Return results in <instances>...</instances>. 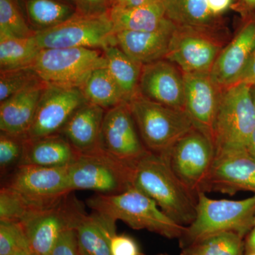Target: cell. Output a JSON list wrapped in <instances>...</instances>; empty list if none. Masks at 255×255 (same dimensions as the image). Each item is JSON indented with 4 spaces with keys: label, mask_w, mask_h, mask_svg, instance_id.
<instances>
[{
    "label": "cell",
    "mask_w": 255,
    "mask_h": 255,
    "mask_svg": "<svg viewBox=\"0 0 255 255\" xmlns=\"http://www.w3.org/2000/svg\"><path fill=\"white\" fill-rule=\"evenodd\" d=\"M239 6L243 11H251L255 8V0H240Z\"/></svg>",
    "instance_id": "43"
},
{
    "label": "cell",
    "mask_w": 255,
    "mask_h": 255,
    "mask_svg": "<svg viewBox=\"0 0 255 255\" xmlns=\"http://www.w3.org/2000/svg\"><path fill=\"white\" fill-rule=\"evenodd\" d=\"M167 255V254H159V255Z\"/></svg>",
    "instance_id": "49"
},
{
    "label": "cell",
    "mask_w": 255,
    "mask_h": 255,
    "mask_svg": "<svg viewBox=\"0 0 255 255\" xmlns=\"http://www.w3.org/2000/svg\"><path fill=\"white\" fill-rule=\"evenodd\" d=\"M72 193L54 205L33 213L21 223L32 255H49L62 234L75 229L86 213L83 204Z\"/></svg>",
    "instance_id": "9"
},
{
    "label": "cell",
    "mask_w": 255,
    "mask_h": 255,
    "mask_svg": "<svg viewBox=\"0 0 255 255\" xmlns=\"http://www.w3.org/2000/svg\"><path fill=\"white\" fill-rule=\"evenodd\" d=\"M41 82L31 66L0 72V102Z\"/></svg>",
    "instance_id": "32"
},
{
    "label": "cell",
    "mask_w": 255,
    "mask_h": 255,
    "mask_svg": "<svg viewBox=\"0 0 255 255\" xmlns=\"http://www.w3.org/2000/svg\"><path fill=\"white\" fill-rule=\"evenodd\" d=\"M132 187L153 199L176 223L189 226L195 220L198 197L176 177L162 156L149 152L137 162Z\"/></svg>",
    "instance_id": "1"
},
{
    "label": "cell",
    "mask_w": 255,
    "mask_h": 255,
    "mask_svg": "<svg viewBox=\"0 0 255 255\" xmlns=\"http://www.w3.org/2000/svg\"><path fill=\"white\" fill-rule=\"evenodd\" d=\"M100 149L133 167L150 152L142 141L127 102L106 111Z\"/></svg>",
    "instance_id": "13"
},
{
    "label": "cell",
    "mask_w": 255,
    "mask_h": 255,
    "mask_svg": "<svg viewBox=\"0 0 255 255\" xmlns=\"http://www.w3.org/2000/svg\"><path fill=\"white\" fill-rule=\"evenodd\" d=\"M46 82H41L0 102V131L27 135Z\"/></svg>",
    "instance_id": "21"
},
{
    "label": "cell",
    "mask_w": 255,
    "mask_h": 255,
    "mask_svg": "<svg viewBox=\"0 0 255 255\" xmlns=\"http://www.w3.org/2000/svg\"><path fill=\"white\" fill-rule=\"evenodd\" d=\"M79 89L88 103L106 111L127 102L107 67L94 70Z\"/></svg>",
    "instance_id": "28"
},
{
    "label": "cell",
    "mask_w": 255,
    "mask_h": 255,
    "mask_svg": "<svg viewBox=\"0 0 255 255\" xmlns=\"http://www.w3.org/2000/svg\"><path fill=\"white\" fill-rule=\"evenodd\" d=\"M28 26L35 34L80 14L74 0H17Z\"/></svg>",
    "instance_id": "24"
},
{
    "label": "cell",
    "mask_w": 255,
    "mask_h": 255,
    "mask_svg": "<svg viewBox=\"0 0 255 255\" xmlns=\"http://www.w3.org/2000/svg\"><path fill=\"white\" fill-rule=\"evenodd\" d=\"M34 35L17 0H0V37L25 38Z\"/></svg>",
    "instance_id": "31"
},
{
    "label": "cell",
    "mask_w": 255,
    "mask_h": 255,
    "mask_svg": "<svg viewBox=\"0 0 255 255\" xmlns=\"http://www.w3.org/2000/svg\"><path fill=\"white\" fill-rule=\"evenodd\" d=\"M109 3H110L111 8H112V6H113L114 4H115L116 1H117V0H108Z\"/></svg>",
    "instance_id": "45"
},
{
    "label": "cell",
    "mask_w": 255,
    "mask_h": 255,
    "mask_svg": "<svg viewBox=\"0 0 255 255\" xmlns=\"http://www.w3.org/2000/svg\"><path fill=\"white\" fill-rule=\"evenodd\" d=\"M78 156V152L61 133L38 138L28 137L20 165L69 167L76 161Z\"/></svg>",
    "instance_id": "22"
},
{
    "label": "cell",
    "mask_w": 255,
    "mask_h": 255,
    "mask_svg": "<svg viewBox=\"0 0 255 255\" xmlns=\"http://www.w3.org/2000/svg\"><path fill=\"white\" fill-rule=\"evenodd\" d=\"M31 67L48 85L80 88L94 70L107 67V60L102 50L93 48H46Z\"/></svg>",
    "instance_id": "7"
},
{
    "label": "cell",
    "mask_w": 255,
    "mask_h": 255,
    "mask_svg": "<svg viewBox=\"0 0 255 255\" xmlns=\"http://www.w3.org/2000/svg\"><path fill=\"white\" fill-rule=\"evenodd\" d=\"M87 102L78 87L46 84L28 132V138L60 133L73 114Z\"/></svg>",
    "instance_id": "14"
},
{
    "label": "cell",
    "mask_w": 255,
    "mask_h": 255,
    "mask_svg": "<svg viewBox=\"0 0 255 255\" xmlns=\"http://www.w3.org/2000/svg\"><path fill=\"white\" fill-rule=\"evenodd\" d=\"M255 193V161L248 152L216 157L206 180L204 192L234 195L238 191Z\"/></svg>",
    "instance_id": "17"
},
{
    "label": "cell",
    "mask_w": 255,
    "mask_h": 255,
    "mask_svg": "<svg viewBox=\"0 0 255 255\" xmlns=\"http://www.w3.org/2000/svg\"><path fill=\"white\" fill-rule=\"evenodd\" d=\"M68 169L20 165L6 177L3 186L17 193L35 211H40L73 192L69 184Z\"/></svg>",
    "instance_id": "11"
},
{
    "label": "cell",
    "mask_w": 255,
    "mask_h": 255,
    "mask_svg": "<svg viewBox=\"0 0 255 255\" xmlns=\"http://www.w3.org/2000/svg\"><path fill=\"white\" fill-rule=\"evenodd\" d=\"M82 15H100L108 13L111 9L108 0H74Z\"/></svg>",
    "instance_id": "38"
},
{
    "label": "cell",
    "mask_w": 255,
    "mask_h": 255,
    "mask_svg": "<svg viewBox=\"0 0 255 255\" xmlns=\"http://www.w3.org/2000/svg\"><path fill=\"white\" fill-rule=\"evenodd\" d=\"M246 245L237 233L212 235L183 248L181 255H243Z\"/></svg>",
    "instance_id": "30"
},
{
    "label": "cell",
    "mask_w": 255,
    "mask_h": 255,
    "mask_svg": "<svg viewBox=\"0 0 255 255\" xmlns=\"http://www.w3.org/2000/svg\"><path fill=\"white\" fill-rule=\"evenodd\" d=\"M106 110L87 102L69 119L60 133L79 154L100 149L101 131Z\"/></svg>",
    "instance_id": "20"
},
{
    "label": "cell",
    "mask_w": 255,
    "mask_h": 255,
    "mask_svg": "<svg viewBox=\"0 0 255 255\" xmlns=\"http://www.w3.org/2000/svg\"><path fill=\"white\" fill-rule=\"evenodd\" d=\"M255 220V194L243 200H215L205 192H199L196 219L186 228L179 245L183 249L203 238L225 232L244 238L254 227Z\"/></svg>",
    "instance_id": "4"
},
{
    "label": "cell",
    "mask_w": 255,
    "mask_h": 255,
    "mask_svg": "<svg viewBox=\"0 0 255 255\" xmlns=\"http://www.w3.org/2000/svg\"><path fill=\"white\" fill-rule=\"evenodd\" d=\"M27 135H16L0 131V172L9 175L22 160Z\"/></svg>",
    "instance_id": "33"
},
{
    "label": "cell",
    "mask_w": 255,
    "mask_h": 255,
    "mask_svg": "<svg viewBox=\"0 0 255 255\" xmlns=\"http://www.w3.org/2000/svg\"></svg>",
    "instance_id": "50"
},
{
    "label": "cell",
    "mask_w": 255,
    "mask_h": 255,
    "mask_svg": "<svg viewBox=\"0 0 255 255\" xmlns=\"http://www.w3.org/2000/svg\"><path fill=\"white\" fill-rule=\"evenodd\" d=\"M238 82H245L252 87L255 86V50Z\"/></svg>",
    "instance_id": "40"
},
{
    "label": "cell",
    "mask_w": 255,
    "mask_h": 255,
    "mask_svg": "<svg viewBox=\"0 0 255 255\" xmlns=\"http://www.w3.org/2000/svg\"><path fill=\"white\" fill-rule=\"evenodd\" d=\"M177 26L155 31H123L115 33L117 45L131 59L147 65L165 59Z\"/></svg>",
    "instance_id": "19"
},
{
    "label": "cell",
    "mask_w": 255,
    "mask_h": 255,
    "mask_svg": "<svg viewBox=\"0 0 255 255\" xmlns=\"http://www.w3.org/2000/svg\"><path fill=\"white\" fill-rule=\"evenodd\" d=\"M17 255H32L31 253H22V254H19Z\"/></svg>",
    "instance_id": "47"
},
{
    "label": "cell",
    "mask_w": 255,
    "mask_h": 255,
    "mask_svg": "<svg viewBox=\"0 0 255 255\" xmlns=\"http://www.w3.org/2000/svg\"><path fill=\"white\" fill-rule=\"evenodd\" d=\"M252 92H253V98L255 102V86L252 87Z\"/></svg>",
    "instance_id": "46"
},
{
    "label": "cell",
    "mask_w": 255,
    "mask_h": 255,
    "mask_svg": "<svg viewBox=\"0 0 255 255\" xmlns=\"http://www.w3.org/2000/svg\"><path fill=\"white\" fill-rule=\"evenodd\" d=\"M102 52L107 60V70L128 103L139 94L142 65L128 56L117 45L106 47Z\"/></svg>",
    "instance_id": "26"
},
{
    "label": "cell",
    "mask_w": 255,
    "mask_h": 255,
    "mask_svg": "<svg viewBox=\"0 0 255 255\" xmlns=\"http://www.w3.org/2000/svg\"><path fill=\"white\" fill-rule=\"evenodd\" d=\"M41 50L35 35L25 38L0 37V72L31 66Z\"/></svg>",
    "instance_id": "29"
},
{
    "label": "cell",
    "mask_w": 255,
    "mask_h": 255,
    "mask_svg": "<svg viewBox=\"0 0 255 255\" xmlns=\"http://www.w3.org/2000/svg\"><path fill=\"white\" fill-rule=\"evenodd\" d=\"M79 255H112L110 240L117 225L97 213H85L75 228Z\"/></svg>",
    "instance_id": "25"
},
{
    "label": "cell",
    "mask_w": 255,
    "mask_h": 255,
    "mask_svg": "<svg viewBox=\"0 0 255 255\" xmlns=\"http://www.w3.org/2000/svg\"><path fill=\"white\" fill-rule=\"evenodd\" d=\"M247 255H255V253H247Z\"/></svg>",
    "instance_id": "48"
},
{
    "label": "cell",
    "mask_w": 255,
    "mask_h": 255,
    "mask_svg": "<svg viewBox=\"0 0 255 255\" xmlns=\"http://www.w3.org/2000/svg\"><path fill=\"white\" fill-rule=\"evenodd\" d=\"M247 253H255V226L250 231L246 244Z\"/></svg>",
    "instance_id": "42"
},
{
    "label": "cell",
    "mask_w": 255,
    "mask_h": 255,
    "mask_svg": "<svg viewBox=\"0 0 255 255\" xmlns=\"http://www.w3.org/2000/svg\"><path fill=\"white\" fill-rule=\"evenodd\" d=\"M87 205L111 222L122 221L132 229L147 230L169 239H179L187 228L176 223L153 199L134 187L114 195L96 194L87 199Z\"/></svg>",
    "instance_id": "2"
},
{
    "label": "cell",
    "mask_w": 255,
    "mask_h": 255,
    "mask_svg": "<svg viewBox=\"0 0 255 255\" xmlns=\"http://www.w3.org/2000/svg\"><path fill=\"white\" fill-rule=\"evenodd\" d=\"M147 150L164 156L183 135L195 128L185 110L156 103L138 94L128 102Z\"/></svg>",
    "instance_id": "5"
},
{
    "label": "cell",
    "mask_w": 255,
    "mask_h": 255,
    "mask_svg": "<svg viewBox=\"0 0 255 255\" xmlns=\"http://www.w3.org/2000/svg\"><path fill=\"white\" fill-rule=\"evenodd\" d=\"M34 209L21 196L9 188L0 189V221L22 223Z\"/></svg>",
    "instance_id": "34"
},
{
    "label": "cell",
    "mask_w": 255,
    "mask_h": 255,
    "mask_svg": "<svg viewBox=\"0 0 255 255\" xmlns=\"http://www.w3.org/2000/svg\"><path fill=\"white\" fill-rule=\"evenodd\" d=\"M154 1L155 0H117L114 6L122 8H131L147 4Z\"/></svg>",
    "instance_id": "41"
},
{
    "label": "cell",
    "mask_w": 255,
    "mask_h": 255,
    "mask_svg": "<svg viewBox=\"0 0 255 255\" xmlns=\"http://www.w3.org/2000/svg\"><path fill=\"white\" fill-rule=\"evenodd\" d=\"M162 157L167 159L176 177L194 196L198 197L199 192H204L216 158L214 142L207 135L194 128Z\"/></svg>",
    "instance_id": "8"
},
{
    "label": "cell",
    "mask_w": 255,
    "mask_h": 255,
    "mask_svg": "<svg viewBox=\"0 0 255 255\" xmlns=\"http://www.w3.org/2000/svg\"><path fill=\"white\" fill-rule=\"evenodd\" d=\"M135 167L124 163L101 149L79 155L69 166L70 190H90L114 195L132 187Z\"/></svg>",
    "instance_id": "6"
},
{
    "label": "cell",
    "mask_w": 255,
    "mask_h": 255,
    "mask_svg": "<svg viewBox=\"0 0 255 255\" xmlns=\"http://www.w3.org/2000/svg\"><path fill=\"white\" fill-rule=\"evenodd\" d=\"M114 32L155 31L176 26L166 17L160 0L131 8L113 6L109 11Z\"/></svg>",
    "instance_id": "23"
},
{
    "label": "cell",
    "mask_w": 255,
    "mask_h": 255,
    "mask_svg": "<svg viewBox=\"0 0 255 255\" xmlns=\"http://www.w3.org/2000/svg\"><path fill=\"white\" fill-rule=\"evenodd\" d=\"M49 255H80L75 229L64 232Z\"/></svg>",
    "instance_id": "37"
},
{
    "label": "cell",
    "mask_w": 255,
    "mask_h": 255,
    "mask_svg": "<svg viewBox=\"0 0 255 255\" xmlns=\"http://www.w3.org/2000/svg\"><path fill=\"white\" fill-rule=\"evenodd\" d=\"M22 253H31L22 224L0 221V255H17Z\"/></svg>",
    "instance_id": "35"
},
{
    "label": "cell",
    "mask_w": 255,
    "mask_h": 255,
    "mask_svg": "<svg viewBox=\"0 0 255 255\" xmlns=\"http://www.w3.org/2000/svg\"><path fill=\"white\" fill-rule=\"evenodd\" d=\"M112 255H143L136 241L125 234L114 233L110 240Z\"/></svg>",
    "instance_id": "36"
},
{
    "label": "cell",
    "mask_w": 255,
    "mask_h": 255,
    "mask_svg": "<svg viewBox=\"0 0 255 255\" xmlns=\"http://www.w3.org/2000/svg\"><path fill=\"white\" fill-rule=\"evenodd\" d=\"M41 49L87 48L103 50L117 45L110 14L78 15L58 26L35 34Z\"/></svg>",
    "instance_id": "10"
},
{
    "label": "cell",
    "mask_w": 255,
    "mask_h": 255,
    "mask_svg": "<svg viewBox=\"0 0 255 255\" xmlns=\"http://www.w3.org/2000/svg\"><path fill=\"white\" fill-rule=\"evenodd\" d=\"M247 152L255 161V130L250 139L249 143L247 147Z\"/></svg>",
    "instance_id": "44"
},
{
    "label": "cell",
    "mask_w": 255,
    "mask_h": 255,
    "mask_svg": "<svg viewBox=\"0 0 255 255\" xmlns=\"http://www.w3.org/2000/svg\"><path fill=\"white\" fill-rule=\"evenodd\" d=\"M255 130L252 86L238 82L221 91L213 130L216 157L246 152Z\"/></svg>",
    "instance_id": "3"
},
{
    "label": "cell",
    "mask_w": 255,
    "mask_h": 255,
    "mask_svg": "<svg viewBox=\"0 0 255 255\" xmlns=\"http://www.w3.org/2000/svg\"><path fill=\"white\" fill-rule=\"evenodd\" d=\"M185 111L196 128L213 140V130L222 90L210 73H183Z\"/></svg>",
    "instance_id": "16"
},
{
    "label": "cell",
    "mask_w": 255,
    "mask_h": 255,
    "mask_svg": "<svg viewBox=\"0 0 255 255\" xmlns=\"http://www.w3.org/2000/svg\"><path fill=\"white\" fill-rule=\"evenodd\" d=\"M233 1V0H206L210 13L214 17H217L227 11Z\"/></svg>",
    "instance_id": "39"
},
{
    "label": "cell",
    "mask_w": 255,
    "mask_h": 255,
    "mask_svg": "<svg viewBox=\"0 0 255 255\" xmlns=\"http://www.w3.org/2000/svg\"><path fill=\"white\" fill-rule=\"evenodd\" d=\"M224 43L218 31L177 26L165 59L183 73H210Z\"/></svg>",
    "instance_id": "12"
},
{
    "label": "cell",
    "mask_w": 255,
    "mask_h": 255,
    "mask_svg": "<svg viewBox=\"0 0 255 255\" xmlns=\"http://www.w3.org/2000/svg\"><path fill=\"white\" fill-rule=\"evenodd\" d=\"M255 50V19H251L218 56L210 73L215 85L223 90L238 83Z\"/></svg>",
    "instance_id": "18"
},
{
    "label": "cell",
    "mask_w": 255,
    "mask_h": 255,
    "mask_svg": "<svg viewBox=\"0 0 255 255\" xmlns=\"http://www.w3.org/2000/svg\"><path fill=\"white\" fill-rule=\"evenodd\" d=\"M165 16L179 27L219 31L206 0H160Z\"/></svg>",
    "instance_id": "27"
},
{
    "label": "cell",
    "mask_w": 255,
    "mask_h": 255,
    "mask_svg": "<svg viewBox=\"0 0 255 255\" xmlns=\"http://www.w3.org/2000/svg\"><path fill=\"white\" fill-rule=\"evenodd\" d=\"M139 94L156 103L185 110L184 74L169 60L142 65Z\"/></svg>",
    "instance_id": "15"
}]
</instances>
